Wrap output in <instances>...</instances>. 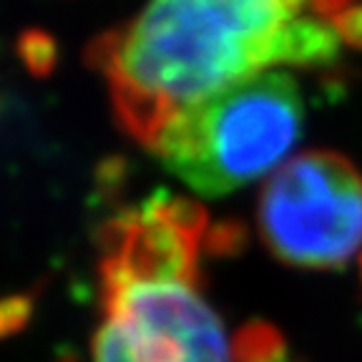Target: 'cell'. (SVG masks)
I'll list each match as a JSON object with an SVG mask.
<instances>
[{"label": "cell", "mask_w": 362, "mask_h": 362, "mask_svg": "<svg viewBox=\"0 0 362 362\" xmlns=\"http://www.w3.org/2000/svg\"><path fill=\"white\" fill-rule=\"evenodd\" d=\"M257 224L279 262L339 269L362 247V174L337 151H307L262 189Z\"/></svg>", "instance_id": "3957f363"}, {"label": "cell", "mask_w": 362, "mask_h": 362, "mask_svg": "<svg viewBox=\"0 0 362 362\" xmlns=\"http://www.w3.org/2000/svg\"><path fill=\"white\" fill-rule=\"evenodd\" d=\"M93 362H232V352L197 284H111L101 287Z\"/></svg>", "instance_id": "277c9868"}, {"label": "cell", "mask_w": 362, "mask_h": 362, "mask_svg": "<svg viewBox=\"0 0 362 362\" xmlns=\"http://www.w3.org/2000/svg\"><path fill=\"white\" fill-rule=\"evenodd\" d=\"M360 274H362V259H360Z\"/></svg>", "instance_id": "ba28073f"}, {"label": "cell", "mask_w": 362, "mask_h": 362, "mask_svg": "<svg viewBox=\"0 0 362 362\" xmlns=\"http://www.w3.org/2000/svg\"><path fill=\"white\" fill-rule=\"evenodd\" d=\"M332 28L345 45L362 48V3L360 6L347 8L345 13H339L332 21Z\"/></svg>", "instance_id": "52a82bcc"}, {"label": "cell", "mask_w": 362, "mask_h": 362, "mask_svg": "<svg viewBox=\"0 0 362 362\" xmlns=\"http://www.w3.org/2000/svg\"><path fill=\"white\" fill-rule=\"evenodd\" d=\"M232 362H287V342L269 322H249L229 342Z\"/></svg>", "instance_id": "8992f818"}, {"label": "cell", "mask_w": 362, "mask_h": 362, "mask_svg": "<svg viewBox=\"0 0 362 362\" xmlns=\"http://www.w3.org/2000/svg\"><path fill=\"white\" fill-rule=\"evenodd\" d=\"M339 45L302 0H146L90 40L86 63L106 81L121 131L151 148L197 103L284 66L327 68Z\"/></svg>", "instance_id": "6da1fadb"}, {"label": "cell", "mask_w": 362, "mask_h": 362, "mask_svg": "<svg viewBox=\"0 0 362 362\" xmlns=\"http://www.w3.org/2000/svg\"><path fill=\"white\" fill-rule=\"evenodd\" d=\"M209 216L197 202L156 194L101 229V287L202 282Z\"/></svg>", "instance_id": "5b68a950"}, {"label": "cell", "mask_w": 362, "mask_h": 362, "mask_svg": "<svg viewBox=\"0 0 362 362\" xmlns=\"http://www.w3.org/2000/svg\"><path fill=\"white\" fill-rule=\"evenodd\" d=\"M302 90L267 71L179 113L151 144L161 164L202 197H224L269 174L302 134Z\"/></svg>", "instance_id": "7a4b0ae2"}]
</instances>
